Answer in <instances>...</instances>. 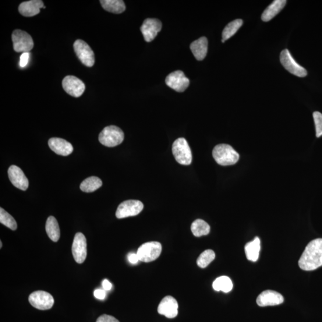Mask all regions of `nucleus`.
Segmentation results:
<instances>
[{
	"label": "nucleus",
	"instance_id": "1",
	"mask_svg": "<svg viewBox=\"0 0 322 322\" xmlns=\"http://www.w3.org/2000/svg\"><path fill=\"white\" fill-rule=\"evenodd\" d=\"M299 264L305 271L314 270L322 266V238L313 240L308 244Z\"/></svg>",
	"mask_w": 322,
	"mask_h": 322
},
{
	"label": "nucleus",
	"instance_id": "2",
	"mask_svg": "<svg viewBox=\"0 0 322 322\" xmlns=\"http://www.w3.org/2000/svg\"><path fill=\"white\" fill-rule=\"evenodd\" d=\"M212 156L217 163L222 166L234 165L239 159V155L229 144L217 145L212 151Z\"/></svg>",
	"mask_w": 322,
	"mask_h": 322
},
{
	"label": "nucleus",
	"instance_id": "3",
	"mask_svg": "<svg viewBox=\"0 0 322 322\" xmlns=\"http://www.w3.org/2000/svg\"><path fill=\"white\" fill-rule=\"evenodd\" d=\"M125 134L121 129L115 126L105 127L99 134V141L105 146L115 147L122 143Z\"/></svg>",
	"mask_w": 322,
	"mask_h": 322
},
{
	"label": "nucleus",
	"instance_id": "4",
	"mask_svg": "<svg viewBox=\"0 0 322 322\" xmlns=\"http://www.w3.org/2000/svg\"><path fill=\"white\" fill-rule=\"evenodd\" d=\"M172 151L177 162L183 165L192 163V154L185 138H179L172 144Z\"/></svg>",
	"mask_w": 322,
	"mask_h": 322
},
{
	"label": "nucleus",
	"instance_id": "5",
	"mask_svg": "<svg viewBox=\"0 0 322 322\" xmlns=\"http://www.w3.org/2000/svg\"><path fill=\"white\" fill-rule=\"evenodd\" d=\"M162 252L161 244L158 242H148L141 245L137 250L139 260L144 263L155 261L160 256Z\"/></svg>",
	"mask_w": 322,
	"mask_h": 322
},
{
	"label": "nucleus",
	"instance_id": "6",
	"mask_svg": "<svg viewBox=\"0 0 322 322\" xmlns=\"http://www.w3.org/2000/svg\"><path fill=\"white\" fill-rule=\"evenodd\" d=\"M14 51L16 52H30L34 47V41L27 32L20 30L13 31L12 35Z\"/></svg>",
	"mask_w": 322,
	"mask_h": 322
},
{
	"label": "nucleus",
	"instance_id": "7",
	"mask_svg": "<svg viewBox=\"0 0 322 322\" xmlns=\"http://www.w3.org/2000/svg\"><path fill=\"white\" fill-rule=\"evenodd\" d=\"M143 208L144 205L140 201H126L119 205L116 212V217L121 219L136 216L140 213Z\"/></svg>",
	"mask_w": 322,
	"mask_h": 322
},
{
	"label": "nucleus",
	"instance_id": "8",
	"mask_svg": "<svg viewBox=\"0 0 322 322\" xmlns=\"http://www.w3.org/2000/svg\"><path fill=\"white\" fill-rule=\"evenodd\" d=\"M280 61L284 68L293 75L299 77L307 76L306 69L296 63L288 49H285L281 52Z\"/></svg>",
	"mask_w": 322,
	"mask_h": 322
},
{
	"label": "nucleus",
	"instance_id": "9",
	"mask_svg": "<svg viewBox=\"0 0 322 322\" xmlns=\"http://www.w3.org/2000/svg\"><path fill=\"white\" fill-rule=\"evenodd\" d=\"M74 51L77 57L83 64L88 67H92L94 64V54L93 51L86 42L77 40L73 44Z\"/></svg>",
	"mask_w": 322,
	"mask_h": 322
},
{
	"label": "nucleus",
	"instance_id": "10",
	"mask_svg": "<svg viewBox=\"0 0 322 322\" xmlns=\"http://www.w3.org/2000/svg\"><path fill=\"white\" fill-rule=\"evenodd\" d=\"M29 302L34 307L41 310L51 309L54 304L53 297L47 292L38 291L32 293L29 296Z\"/></svg>",
	"mask_w": 322,
	"mask_h": 322
},
{
	"label": "nucleus",
	"instance_id": "11",
	"mask_svg": "<svg viewBox=\"0 0 322 322\" xmlns=\"http://www.w3.org/2000/svg\"><path fill=\"white\" fill-rule=\"evenodd\" d=\"M165 83L172 89L182 93L189 87L190 81L181 70H176L169 74L166 78Z\"/></svg>",
	"mask_w": 322,
	"mask_h": 322
},
{
	"label": "nucleus",
	"instance_id": "12",
	"mask_svg": "<svg viewBox=\"0 0 322 322\" xmlns=\"http://www.w3.org/2000/svg\"><path fill=\"white\" fill-rule=\"evenodd\" d=\"M73 257L77 263L82 264L87 254V240L81 233H77L74 238L72 247Z\"/></svg>",
	"mask_w": 322,
	"mask_h": 322
},
{
	"label": "nucleus",
	"instance_id": "13",
	"mask_svg": "<svg viewBox=\"0 0 322 322\" xmlns=\"http://www.w3.org/2000/svg\"><path fill=\"white\" fill-rule=\"evenodd\" d=\"M63 89L74 97H79L84 93L86 86L80 79L75 76H66L62 81Z\"/></svg>",
	"mask_w": 322,
	"mask_h": 322
},
{
	"label": "nucleus",
	"instance_id": "14",
	"mask_svg": "<svg viewBox=\"0 0 322 322\" xmlns=\"http://www.w3.org/2000/svg\"><path fill=\"white\" fill-rule=\"evenodd\" d=\"M161 29V21L151 18L145 20L140 28L144 40L148 42L153 41Z\"/></svg>",
	"mask_w": 322,
	"mask_h": 322
},
{
	"label": "nucleus",
	"instance_id": "15",
	"mask_svg": "<svg viewBox=\"0 0 322 322\" xmlns=\"http://www.w3.org/2000/svg\"><path fill=\"white\" fill-rule=\"evenodd\" d=\"M284 302V296L281 293L272 290H266L261 293L257 299V303L260 307L279 305Z\"/></svg>",
	"mask_w": 322,
	"mask_h": 322
},
{
	"label": "nucleus",
	"instance_id": "16",
	"mask_svg": "<svg viewBox=\"0 0 322 322\" xmlns=\"http://www.w3.org/2000/svg\"><path fill=\"white\" fill-rule=\"evenodd\" d=\"M178 303L171 296H167L159 304L158 312L166 317L172 318L178 314Z\"/></svg>",
	"mask_w": 322,
	"mask_h": 322
},
{
	"label": "nucleus",
	"instance_id": "17",
	"mask_svg": "<svg viewBox=\"0 0 322 322\" xmlns=\"http://www.w3.org/2000/svg\"><path fill=\"white\" fill-rule=\"evenodd\" d=\"M10 182L17 188L22 190H27L29 186V182L24 172L16 165H12L8 170Z\"/></svg>",
	"mask_w": 322,
	"mask_h": 322
},
{
	"label": "nucleus",
	"instance_id": "18",
	"mask_svg": "<svg viewBox=\"0 0 322 322\" xmlns=\"http://www.w3.org/2000/svg\"><path fill=\"white\" fill-rule=\"evenodd\" d=\"M48 146L56 154L62 156L69 155L73 150L71 144L61 138H52L48 141Z\"/></svg>",
	"mask_w": 322,
	"mask_h": 322
},
{
	"label": "nucleus",
	"instance_id": "19",
	"mask_svg": "<svg viewBox=\"0 0 322 322\" xmlns=\"http://www.w3.org/2000/svg\"><path fill=\"white\" fill-rule=\"evenodd\" d=\"M42 8H45L43 2L40 0H31L21 3L19 12L23 16L32 17L38 15Z\"/></svg>",
	"mask_w": 322,
	"mask_h": 322
},
{
	"label": "nucleus",
	"instance_id": "20",
	"mask_svg": "<svg viewBox=\"0 0 322 322\" xmlns=\"http://www.w3.org/2000/svg\"><path fill=\"white\" fill-rule=\"evenodd\" d=\"M190 49L197 61H203L207 55V38L203 37L193 41L190 45Z\"/></svg>",
	"mask_w": 322,
	"mask_h": 322
},
{
	"label": "nucleus",
	"instance_id": "21",
	"mask_svg": "<svg viewBox=\"0 0 322 322\" xmlns=\"http://www.w3.org/2000/svg\"><path fill=\"white\" fill-rule=\"evenodd\" d=\"M285 0H275L265 9L261 16V19L264 22H268L284 8L286 4Z\"/></svg>",
	"mask_w": 322,
	"mask_h": 322
},
{
	"label": "nucleus",
	"instance_id": "22",
	"mask_svg": "<svg viewBox=\"0 0 322 322\" xmlns=\"http://www.w3.org/2000/svg\"><path fill=\"white\" fill-rule=\"evenodd\" d=\"M260 249V240L258 237L255 238L253 241L247 243L245 246L247 259L251 261H257L259 257Z\"/></svg>",
	"mask_w": 322,
	"mask_h": 322
},
{
	"label": "nucleus",
	"instance_id": "23",
	"mask_svg": "<svg viewBox=\"0 0 322 322\" xmlns=\"http://www.w3.org/2000/svg\"><path fill=\"white\" fill-rule=\"evenodd\" d=\"M45 229L49 238L53 242H58L61 236V231L58 222L54 217L51 216L48 218L46 222Z\"/></svg>",
	"mask_w": 322,
	"mask_h": 322
},
{
	"label": "nucleus",
	"instance_id": "24",
	"mask_svg": "<svg viewBox=\"0 0 322 322\" xmlns=\"http://www.w3.org/2000/svg\"><path fill=\"white\" fill-rule=\"evenodd\" d=\"M102 8L109 12L120 14L126 10L125 2L121 0H101Z\"/></svg>",
	"mask_w": 322,
	"mask_h": 322
},
{
	"label": "nucleus",
	"instance_id": "25",
	"mask_svg": "<svg viewBox=\"0 0 322 322\" xmlns=\"http://www.w3.org/2000/svg\"><path fill=\"white\" fill-rule=\"evenodd\" d=\"M102 186V180L97 177H90L81 183L80 189L84 192L90 193L100 188Z\"/></svg>",
	"mask_w": 322,
	"mask_h": 322
},
{
	"label": "nucleus",
	"instance_id": "26",
	"mask_svg": "<svg viewBox=\"0 0 322 322\" xmlns=\"http://www.w3.org/2000/svg\"><path fill=\"white\" fill-rule=\"evenodd\" d=\"M243 24L242 19H236L230 22L222 33V42L229 40L238 31Z\"/></svg>",
	"mask_w": 322,
	"mask_h": 322
},
{
	"label": "nucleus",
	"instance_id": "27",
	"mask_svg": "<svg viewBox=\"0 0 322 322\" xmlns=\"http://www.w3.org/2000/svg\"><path fill=\"white\" fill-rule=\"evenodd\" d=\"M191 231L193 235L196 237L207 235L210 232V226L207 222L201 219H197L193 222L191 226Z\"/></svg>",
	"mask_w": 322,
	"mask_h": 322
},
{
	"label": "nucleus",
	"instance_id": "28",
	"mask_svg": "<svg viewBox=\"0 0 322 322\" xmlns=\"http://www.w3.org/2000/svg\"><path fill=\"white\" fill-rule=\"evenodd\" d=\"M212 287L215 291L228 293L232 291L233 283L231 279L224 276V277H219L215 279L212 284Z\"/></svg>",
	"mask_w": 322,
	"mask_h": 322
},
{
	"label": "nucleus",
	"instance_id": "29",
	"mask_svg": "<svg viewBox=\"0 0 322 322\" xmlns=\"http://www.w3.org/2000/svg\"><path fill=\"white\" fill-rule=\"evenodd\" d=\"M215 254L213 251L207 250L204 251L197 260V264L201 268H205L215 259Z\"/></svg>",
	"mask_w": 322,
	"mask_h": 322
},
{
	"label": "nucleus",
	"instance_id": "30",
	"mask_svg": "<svg viewBox=\"0 0 322 322\" xmlns=\"http://www.w3.org/2000/svg\"><path fill=\"white\" fill-rule=\"evenodd\" d=\"M0 222L12 231H15L17 228L15 219L2 208H0Z\"/></svg>",
	"mask_w": 322,
	"mask_h": 322
},
{
	"label": "nucleus",
	"instance_id": "31",
	"mask_svg": "<svg viewBox=\"0 0 322 322\" xmlns=\"http://www.w3.org/2000/svg\"><path fill=\"white\" fill-rule=\"evenodd\" d=\"M313 118L316 127V137L318 138L322 136V114L319 112H314Z\"/></svg>",
	"mask_w": 322,
	"mask_h": 322
},
{
	"label": "nucleus",
	"instance_id": "32",
	"mask_svg": "<svg viewBox=\"0 0 322 322\" xmlns=\"http://www.w3.org/2000/svg\"><path fill=\"white\" fill-rule=\"evenodd\" d=\"M96 322H119L114 317L107 314H103L97 318Z\"/></svg>",
	"mask_w": 322,
	"mask_h": 322
},
{
	"label": "nucleus",
	"instance_id": "33",
	"mask_svg": "<svg viewBox=\"0 0 322 322\" xmlns=\"http://www.w3.org/2000/svg\"><path fill=\"white\" fill-rule=\"evenodd\" d=\"M30 56V52H26L22 53V55L20 56V67H22V68H24V67H26L27 65L28 62V61H29Z\"/></svg>",
	"mask_w": 322,
	"mask_h": 322
},
{
	"label": "nucleus",
	"instance_id": "34",
	"mask_svg": "<svg viewBox=\"0 0 322 322\" xmlns=\"http://www.w3.org/2000/svg\"><path fill=\"white\" fill-rule=\"evenodd\" d=\"M94 295L95 298L98 300H104L106 296V292L105 290L96 289L94 292Z\"/></svg>",
	"mask_w": 322,
	"mask_h": 322
},
{
	"label": "nucleus",
	"instance_id": "35",
	"mask_svg": "<svg viewBox=\"0 0 322 322\" xmlns=\"http://www.w3.org/2000/svg\"><path fill=\"white\" fill-rule=\"evenodd\" d=\"M128 259L130 263L136 264L139 262V258L138 257L137 253H131L128 256Z\"/></svg>",
	"mask_w": 322,
	"mask_h": 322
},
{
	"label": "nucleus",
	"instance_id": "36",
	"mask_svg": "<svg viewBox=\"0 0 322 322\" xmlns=\"http://www.w3.org/2000/svg\"><path fill=\"white\" fill-rule=\"evenodd\" d=\"M102 285L103 288H104L105 291H109V290H111L112 287L111 283L109 282V281L106 280V279L103 281Z\"/></svg>",
	"mask_w": 322,
	"mask_h": 322
},
{
	"label": "nucleus",
	"instance_id": "37",
	"mask_svg": "<svg viewBox=\"0 0 322 322\" xmlns=\"http://www.w3.org/2000/svg\"><path fill=\"white\" fill-rule=\"evenodd\" d=\"M0 245H1V246H0V247H1V249H2V241L0 242Z\"/></svg>",
	"mask_w": 322,
	"mask_h": 322
}]
</instances>
